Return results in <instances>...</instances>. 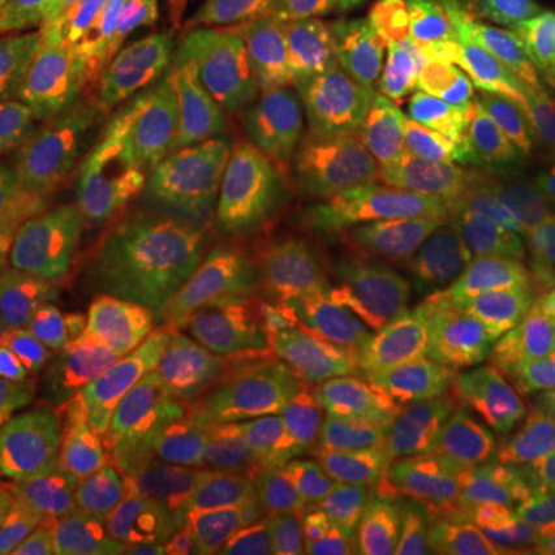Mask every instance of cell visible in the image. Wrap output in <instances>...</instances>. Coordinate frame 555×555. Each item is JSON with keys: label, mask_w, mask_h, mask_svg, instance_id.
<instances>
[{"label": "cell", "mask_w": 555, "mask_h": 555, "mask_svg": "<svg viewBox=\"0 0 555 555\" xmlns=\"http://www.w3.org/2000/svg\"><path fill=\"white\" fill-rule=\"evenodd\" d=\"M513 534L518 555H555V481L521 503Z\"/></svg>", "instance_id": "obj_22"}, {"label": "cell", "mask_w": 555, "mask_h": 555, "mask_svg": "<svg viewBox=\"0 0 555 555\" xmlns=\"http://www.w3.org/2000/svg\"><path fill=\"white\" fill-rule=\"evenodd\" d=\"M155 3H160V0H100L96 10H93V20H90V38H87V43L115 35V31L124 28L133 16H139L142 10H149V7H155ZM87 43H83V47H87ZM83 47H80V50H83Z\"/></svg>", "instance_id": "obj_23"}, {"label": "cell", "mask_w": 555, "mask_h": 555, "mask_svg": "<svg viewBox=\"0 0 555 555\" xmlns=\"http://www.w3.org/2000/svg\"><path fill=\"white\" fill-rule=\"evenodd\" d=\"M386 124L398 158L438 210L476 225L516 195L494 93L469 56H383L346 124Z\"/></svg>", "instance_id": "obj_5"}, {"label": "cell", "mask_w": 555, "mask_h": 555, "mask_svg": "<svg viewBox=\"0 0 555 555\" xmlns=\"http://www.w3.org/2000/svg\"><path fill=\"white\" fill-rule=\"evenodd\" d=\"M318 35L315 0H247L235 31L229 75L217 96L219 124L238 105L244 87L257 75L262 62L278 53H302Z\"/></svg>", "instance_id": "obj_19"}, {"label": "cell", "mask_w": 555, "mask_h": 555, "mask_svg": "<svg viewBox=\"0 0 555 555\" xmlns=\"http://www.w3.org/2000/svg\"><path fill=\"white\" fill-rule=\"evenodd\" d=\"M543 0H414L377 40L374 56L481 47L534 28Z\"/></svg>", "instance_id": "obj_17"}, {"label": "cell", "mask_w": 555, "mask_h": 555, "mask_svg": "<svg viewBox=\"0 0 555 555\" xmlns=\"http://www.w3.org/2000/svg\"><path fill=\"white\" fill-rule=\"evenodd\" d=\"M201 229L195 204L152 201L139 217L62 262L28 312V337L53 386L96 392L137 352Z\"/></svg>", "instance_id": "obj_3"}, {"label": "cell", "mask_w": 555, "mask_h": 555, "mask_svg": "<svg viewBox=\"0 0 555 555\" xmlns=\"http://www.w3.org/2000/svg\"><path fill=\"white\" fill-rule=\"evenodd\" d=\"M167 438L155 408L87 420L53 438L22 488V534L78 555H127L158 494Z\"/></svg>", "instance_id": "obj_8"}, {"label": "cell", "mask_w": 555, "mask_h": 555, "mask_svg": "<svg viewBox=\"0 0 555 555\" xmlns=\"http://www.w3.org/2000/svg\"><path fill=\"white\" fill-rule=\"evenodd\" d=\"M356 195L339 149L269 189L219 238L210 272L257 287L287 339H302L337 309L356 266Z\"/></svg>", "instance_id": "obj_6"}, {"label": "cell", "mask_w": 555, "mask_h": 555, "mask_svg": "<svg viewBox=\"0 0 555 555\" xmlns=\"http://www.w3.org/2000/svg\"><path fill=\"white\" fill-rule=\"evenodd\" d=\"M0 555H78V553H68V550H62V546H53V543H43L38 537H10V540H3L0 543Z\"/></svg>", "instance_id": "obj_26"}, {"label": "cell", "mask_w": 555, "mask_h": 555, "mask_svg": "<svg viewBox=\"0 0 555 555\" xmlns=\"http://www.w3.org/2000/svg\"><path fill=\"white\" fill-rule=\"evenodd\" d=\"M65 238V222L47 204H0V306L38 294L62 266Z\"/></svg>", "instance_id": "obj_20"}, {"label": "cell", "mask_w": 555, "mask_h": 555, "mask_svg": "<svg viewBox=\"0 0 555 555\" xmlns=\"http://www.w3.org/2000/svg\"><path fill=\"white\" fill-rule=\"evenodd\" d=\"M349 83L337 65H312L238 102L198 155L195 207L207 225L275 189L324 152L346 124Z\"/></svg>", "instance_id": "obj_10"}, {"label": "cell", "mask_w": 555, "mask_h": 555, "mask_svg": "<svg viewBox=\"0 0 555 555\" xmlns=\"http://www.w3.org/2000/svg\"><path fill=\"white\" fill-rule=\"evenodd\" d=\"M25 478H28L25 469H16V466L0 463V543L7 540L10 528H13V518H16V509H20V496L22 488H25Z\"/></svg>", "instance_id": "obj_25"}, {"label": "cell", "mask_w": 555, "mask_h": 555, "mask_svg": "<svg viewBox=\"0 0 555 555\" xmlns=\"http://www.w3.org/2000/svg\"><path fill=\"white\" fill-rule=\"evenodd\" d=\"M463 287L451 275H423L339 302L299 339L284 392L331 429L411 444L429 416Z\"/></svg>", "instance_id": "obj_2"}, {"label": "cell", "mask_w": 555, "mask_h": 555, "mask_svg": "<svg viewBox=\"0 0 555 555\" xmlns=\"http://www.w3.org/2000/svg\"><path fill=\"white\" fill-rule=\"evenodd\" d=\"M173 130L149 93L120 83H83L35 182L68 238L93 241L139 217L170 167Z\"/></svg>", "instance_id": "obj_9"}, {"label": "cell", "mask_w": 555, "mask_h": 555, "mask_svg": "<svg viewBox=\"0 0 555 555\" xmlns=\"http://www.w3.org/2000/svg\"><path fill=\"white\" fill-rule=\"evenodd\" d=\"M291 361L257 287L207 269L160 337L155 414L170 438L214 441L287 379Z\"/></svg>", "instance_id": "obj_7"}, {"label": "cell", "mask_w": 555, "mask_h": 555, "mask_svg": "<svg viewBox=\"0 0 555 555\" xmlns=\"http://www.w3.org/2000/svg\"><path fill=\"white\" fill-rule=\"evenodd\" d=\"M534 28L537 31H546V35H553L555 38V0H543V3H540V13H537Z\"/></svg>", "instance_id": "obj_27"}, {"label": "cell", "mask_w": 555, "mask_h": 555, "mask_svg": "<svg viewBox=\"0 0 555 555\" xmlns=\"http://www.w3.org/2000/svg\"><path fill=\"white\" fill-rule=\"evenodd\" d=\"M469 62L494 93L496 120L516 179L555 177V38L546 31H516L481 43Z\"/></svg>", "instance_id": "obj_12"}, {"label": "cell", "mask_w": 555, "mask_h": 555, "mask_svg": "<svg viewBox=\"0 0 555 555\" xmlns=\"http://www.w3.org/2000/svg\"><path fill=\"white\" fill-rule=\"evenodd\" d=\"M214 0H160L108 38L80 50L83 83H120L152 93L198 38Z\"/></svg>", "instance_id": "obj_15"}, {"label": "cell", "mask_w": 555, "mask_h": 555, "mask_svg": "<svg viewBox=\"0 0 555 555\" xmlns=\"http://www.w3.org/2000/svg\"><path fill=\"white\" fill-rule=\"evenodd\" d=\"M337 149L352 182L358 225L343 302L438 272L454 247L448 217L404 170L386 124H346Z\"/></svg>", "instance_id": "obj_11"}, {"label": "cell", "mask_w": 555, "mask_h": 555, "mask_svg": "<svg viewBox=\"0 0 555 555\" xmlns=\"http://www.w3.org/2000/svg\"><path fill=\"white\" fill-rule=\"evenodd\" d=\"M500 284L555 327V177L525 182L488 229Z\"/></svg>", "instance_id": "obj_16"}, {"label": "cell", "mask_w": 555, "mask_h": 555, "mask_svg": "<svg viewBox=\"0 0 555 555\" xmlns=\"http://www.w3.org/2000/svg\"><path fill=\"white\" fill-rule=\"evenodd\" d=\"M396 448L339 429H266L219 460L182 537L185 555H379L408 509Z\"/></svg>", "instance_id": "obj_1"}, {"label": "cell", "mask_w": 555, "mask_h": 555, "mask_svg": "<svg viewBox=\"0 0 555 555\" xmlns=\"http://www.w3.org/2000/svg\"><path fill=\"white\" fill-rule=\"evenodd\" d=\"M553 420V327L503 284H476L441 361L433 451L451 469H494L537 444Z\"/></svg>", "instance_id": "obj_4"}, {"label": "cell", "mask_w": 555, "mask_h": 555, "mask_svg": "<svg viewBox=\"0 0 555 555\" xmlns=\"http://www.w3.org/2000/svg\"><path fill=\"white\" fill-rule=\"evenodd\" d=\"M374 3L377 0H337L339 40H343L346 56H358L361 53V40H364V31H367Z\"/></svg>", "instance_id": "obj_24"}, {"label": "cell", "mask_w": 555, "mask_h": 555, "mask_svg": "<svg viewBox=\"0 0 555 555\" xmlns=\"http://www.w3.org/2000/svg\"><path fill=\"white\" fill-rule=\"evenodd\" d=\"M96 392L53 386L40 371L28 334L0 324V456L31 469L62 433L83 426Z\"/></svg>", "instance_id": "obj_13"}, {"label": "cell", "mask_w": 555, "mask_h": 555, "mask_svg": "<svg viewBox=\"0 0 555 555\" xmlns=\"http://www.w3.org/2000/svg\"><path fill=\"white\" fill-rule=\"evenodd\" d=\"M100 0H0V65L80 50Z\"/></svg>", "instance_id": "obj_21"}, {"label": "cell", "mask_w": 555, "mask_h": 555, "mask_svg": "<svg viewBox=\"0 0 555 555\" xmlns=\"http://www.w3.org/2000/svg\"><path fill=\"white\" fill-rule=\"evenodd\" d=\"M379 555H518L516 534L476 494L438 491L420 500Z\"/></svg>", "instance_id": "obj_18"}, {"label": "cell", "mask_w": 555, "mask_h": 555, "mask_svg": "<svg viewBox=\"0 0 555 555\" xmlns=\"http://www.w3.org/2000/svg\"><path fill=\"white\" fill-rule=\"evenodd\" d=\"M80 87V62L0 80V204L35 192Z\"/></svg>", "instance_id": "obj_14"}]
</instances>
